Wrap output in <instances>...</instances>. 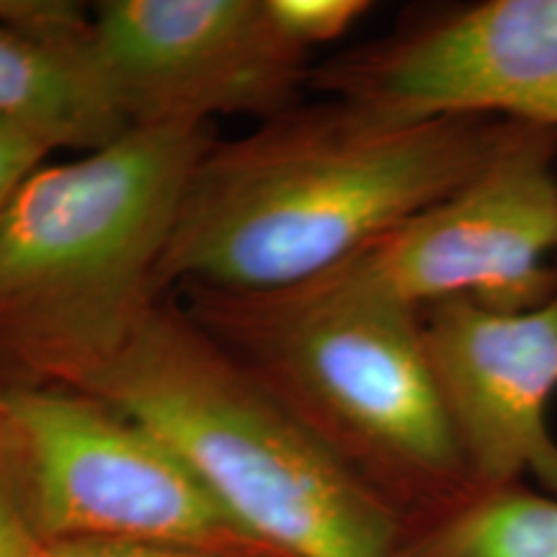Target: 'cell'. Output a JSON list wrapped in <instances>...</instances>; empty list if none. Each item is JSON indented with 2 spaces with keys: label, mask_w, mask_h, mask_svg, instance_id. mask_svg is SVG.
I'll return each instance as SVG.
<instances>
[{
  "label": "cell",
  "mask_w": 557,
  "mask_h": 557,
  "mask_svg": "<svg viewBox=\"0 0 557 557\" xmlns=\"http://www.w3.org/2000/svg\"><path fill=\"white\" fill-rule=\"evenodd\" d=\"M498 120L387 122L331 99L209 145L160 289L276 295L344 269L472 176Z\"/></svg>",
  "instance_id": "cell-1"
},
{
  "label": "cell",
  "mask_w": 557,
  "mask_h": 557,
  "mask_svg": "<svg viewBox=\"0 0 557 557\" xmlns=\"http://www.w3.org/2000/svg\"><path fill=\"white\" fill-rule=\"evenodd\" d=\"M207 127H135L41 163L0 212V387L83 389L158 308Z\"/></svg>",
  "instance_id": "cell-2"
},
{
  "label": "cell",
  "mask_w": 557,
  "mask_h": 557,
  "mask_svg": "<svg viewBox=\"0 0 557 557\" xmlns=\"http://www.w3.org/2000/svg\"><path fill=\"white\" fill-rule=\"evenodd\" d=\"M81 393L189 465L269 557H398L403 517L197 320L158 308Z\"/></svg>",
  "instance_id": "cell-3"
},
{
  "label": "cell",
  "mask_w": 557,
  "mask_h": 557,
  "mask_svg": "<svg viewBox=\"0 0 557 557\" xmlns=\"http://www.w3.org/2000/svg\"><path fill=\"white\" fill-rule=\"evenodd\" d=\"M191 292L201 329L403 521L472 485L438 395L421 310L348 267L276 295Z\"/></svg>",
  "instance_id": "cell-4"
},
{
  "label": "cell",
  "mask_w": 557,
  "mask_h": 557,
  "mask_svg": "<svg viewBox=\"0 0 557 557\" xmlns=\"http://www.w3.org/2000/svg\"><path fill=\"white\" fill-rule=\"evenodd\" d=\"M0 416L41 545L139 540L263 555L163 438L94 395L3 385Z\"/></svg>",
  "instance_id": "cell-5"
},
{
  "label": "cell",
  "mask_w": 557,
  "mask_h": 557,
  "mask_svg": "<svg viewBox=\"0 0 557 557\" xmlns=\"http://www.w3.org/2000/svg\"><path fill=\"white\" fill-rule=\"evenodd\" d=\"M346 267L416 310L557 297V135L504 122L472 176Z\"/></svg>",
  "instance_id": "cell-6"
},
{
  "label": "cell",
  "mask_w": 557,
  "mask_h": 557,
  "mask_svg": "<svg viewBox=\"0 0 557 557\" xmlns=\"http://www.w3.org/2000/svg\"><path fill=\"white\" fill-rule=\"evenodd\" d=\"M88 62L124 127H207L209 116L289 109L308 52L267 0H107L90 11Z\"/></svg>",
  "instance_id": "cell-7"
},
{
  "label": "cell",
  "mask_w": 557,
  "mask_h": 557,
  "mask_svg": "<svg viewBox=\"0 0 557 557\" xmlns=\"http://www.w3.org/2000/svg\"><path fill=\"white\" fill-rule=\"evenodd\" d=\"M318 86L387 122L498 120L557 135V0L431 11L333 60Z\"/></svg>",
  "instance_id": "cell-8"
},
{
  "label": "cell",
  "mask_w": 557,
  "mask_h": 557,
  "mask_svg": "<svg viewBox=\"0 0 557 557\" xmlns=\"http://www.w3.org/2000/svg\"><path fill=\"white\" fill-rule=\"evenodd\" d=\"M421 320L472 485L532 483L557 496V297L511 312L447 299Z\"/></svg>",
  "instance_id": "cell-9"
},
{
  "label": "cell",
  "mask_w": 557,
  "mask_h": 557,
  "mask_svg": "<svg viewBox=\"0 0 557 557\" xmlns=\"http://www.w3.org/2000/svg\"><path fill=\"white\" fill-rule=\"evenodd\" d=\"M90 13L60 0H0V120L47 148L86 152L127 132L88 62Z\"/></svg>",
  "instance_id": "cell-10"
},
{
  "label": "cell",
  "mask_w": 557,
  "mask_h": 557,
  "mask_svg": "<svg viewBox=\"0 0 557 557\" xmlns=\"http://www.w3.org/2000/svg\"><path fill=\"white\" fill-rule=\"evenodd\" d=\"M398 557H557V496L532 483L470 485L403 521Z\"/></svg>",
  "instance_id": "cell-11"
},
{
  "label": "cell",
  "mask_w": 557,
  "mask_h": 557,
  "mask_svg": "<svg viewBox=\"0 0 557 557\" xmlns=\"http://www.w3.org/2000/svg\"><path fill=\"white\" fill-rule=\"evenodd\" d=\"M271 18L292 45L312 54L331 45L367 16V0H267Z\"/></svg>",
  "instance_id": "cell-12"
},
{
  "label": "cell",
  "mask_w": 557,
  "mask_h": 557,
  "mask_svg": "<svg viewBox=\"0 0 557 557\" xmlns=\"http://www.w3.org/2000/svg\"><path fill=\"white\" fill-rule=\"evenodd\" d=\"M41 540L34 532L13 475L9 438L0 416V557H39Z\"/></svg>",
  "instance_id": "cell-13"
},
{
  "label": "cell",
  "mask_w": 557,
  "mask_h": 557,
  "mask_svg": "<svg viewBox=\"0 0 557 557\" xmlns=\"http://www.w3.org/2000/svg\"><path fill=\"white\" fill-rule=\"evenodd\" d=\"M39 557H267V555L230 553V549H209V547H191V545H171V542L65 540V542H45Z\"/></svg>",
  "instance_id": "cell-14"
},
{
  "label": "cell",
  "mask_w": 557,
  "mask_h": 557,
  "mask_svg": "<svg viewBox=\"0 0 557 557\" xmlns=\"http://www.w3.org/2000/svg\"><path fill=\"white\" fill-rule=\"evenodd\" d=\"M52 152V148H47L29 132L0 120V212L9 205L13 191L24 184V178L47 163Z\"/></svg>",
  "instance_id": "cell-15"
}]
</instances>
